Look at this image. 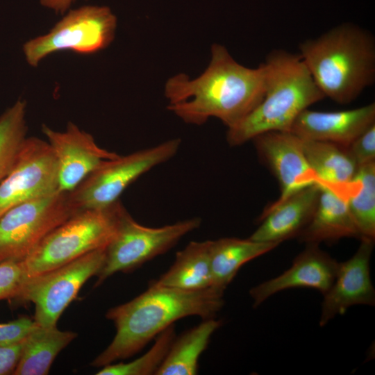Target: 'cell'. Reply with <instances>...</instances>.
Here are the masks:
<instances>
[{
  "instance_id": "obj_8",
  "label": "cell",
  "mask_w": 375,
  "mask_h": 375,
  "mask_svg": "<svg viewBox=\"0 0 375 375\" xmlns=\"http://www.w3.org/2000/svg\"><path fill=\"white\" fill-rule=\"evenodd\" d=\"M106 247L89 252L62 266L27 278L17 295V303L35 306L34 322L56 326L60 315L76 297L83 285L103 265Z\"/></svg>"
},
{
  "instance_id": "obj_21",
  "label": "cell",
  "mask_w": 375,
  "mask_h": 375,
  "mask_svg": "<svg viewBox=\"0 0 375 375\" xmlns=\"http://www.w3.org/2000/svg\"><path fill=\"white\" fill-rule=\"evenodd\" d=\"M76 336L73 331L36 324L22 342L19 358L12 374H47L58 354Z\"/></svg>"
},
{
  "instance_id": "obj_11",
  "label": "cell",
  "mask_w": 375,
  "mask_h": 375,
  "mask_svg": "<svg viewBox=\"0 0 375 375\" xmlns=\"http://www.w3.org/2000/svg\"><path fill=\"white\" fill-rule=\"evenodd\" d=\"M58 190L57 162L48 142L26 138L15 166L0 182V217L17 205Z\"/></svg>"
},
{
  "instance_id": "obj_30",
  "label": "cell",
  "mask_w": 375,
  "mask_h": 375,
  "mask_svg": "<svg viewBox=\"0 0 375 375\" xmlns=\"http://www.w3.org/2000/svg\"><path fill=\"white\" fill-rule=\"evenodd\" d=\"M22 342L0 346V375L13 373L19 358Z\"/></svg>"
},
{
  "instance_id": "obj_19",
  "label": "cell",
  "mask_w": 375,
  "mask_h": 375,
  "mask_svg": "<svg viewBox=\"0 0 375 375\" xmlns=\"http://www.w3.org/2000/svg\"><path fill=\"white\" fill-rule=\"evenodd\" d=\"M301 140L306 160L320 185L348 196L353 188V179L358 167L347 148L330 142Z\"/></svg>"
},
{
  "instance_id": "obj_31",
  "label": "cell",
  "mask_w": 375,
  "mask_h": 375,
  "mask_svg": "<svg viewBox=\"0 0 375 375\" xmlns=\"http://www.w3.org/2000/svg\"><path fill=\"white\" fill-rule=\"evenodd\" d=\"M75 0H40V3L56 12L63 13Z\"/></svg>"
},
{
  "instance_id": "obj_29",
  "label": "cell",
  "mask_w": 375,
  "mask_h": 375,
  "mask_svg": "<svg viewBox=\"0 0 375 375\" xmlns=\"http://www.w3.org/2000/svg\"><path fill=\"white\" fill-rule=\"evenodd\" d=\"M35 325L34 320L26 316L0 324V346H10L22 342Z\"/></svg>"
},
{
  "instance_id": "obj_27",
  "label": "cell",
  "mask_w": 375,
  "mask_h": 375,
  "mask_svg": "<svg viewBox=\"0 0 375 375\" xmlns=\"http://www.w3.org/2000/svg\"><path fill=\"white\" fill-rule=\"evenodd\" d=\"M26 278L22 260L0 262V301L12 299Z\"/></svg>"
},
{
  "instance_id": "obj_20",
  "label": "cell",
  "mask_w": 375,
  "mask_h": 375,
  "mask_svg": "<svg viewBox=\"0 0 375 375\" xmlns=\"http://www.w3.org/2000/svg\"><path fill=\"white\" fill-rule=\"evenodd\" d=\"M281 243L223 238L210 240L211 287L224 292L240 267L276 248Z\"/></svg>"
},
{
  "instance_id": "obj_1",
  "label": "cell",
  "mask_w": 375,
  "mask_h": 375,
  "mask_svg": "<svg viewBox=\"0 0 375 375\" xmlns=\"http://www.w3.org/2000/svg\"><path fill=\"white\" fill-rule=\"evenodd\" d=\"M263 62L249 68L236 62L226 48L211 47V60L196 78L184 74L165 83L167 108L186 123L201 125L210 117L230 128L253 110L265 94Z\"/></svg>"
},
{
  "instance_id": "obj_7",
  "label": "cell",
  "mask_w": 375,
  "mask_h": 375,
  "mask_svg": "<svg viewBox=\"0 0 375 375\" xmlns=\"http://www.w3.org/2000/svg\"><path fill=\"white\" fill-rule=\"evenodd\" d=\"M201 223L200 218L193 217L162 227H147L138 223L125 210L115 235L106 247L104 262L96 275L95 286L115 273L133 271L165 253Z\"/></svg>"
},
{
  "instance_id": "obj_26",
  "label": "cell",
  "mask_w": 375,
  "mask_h": 375,
  "mask_svg": "<svg viewBox=\"0 0 375 375\" xmlns=\"http://www.w3.org/2000/svg\"><path fill=\"white\" fill-rule=\"evenodd\" d=\"M176 338L174 324L162 331L150 349L140 358L129 362L111 363L97 372V375H149L156 374L165 360Z\"/></svg>"
},
{
  "instance_id": "obj_17",
  "label": "cell",
  "mask_w": 375,
  "mask_h": 375,
  "mask_svg": "<svg viewBox=\"0 0 375 375\" xmlns=\"http://www.w3.org/2000/svg\"><path fill=\"white\" fill-rule=\"evenodd\" d=\"M319 192L320 185L314 184L294 192L278 204L269 205L259 217L260 224L249 238L281 243L297 238L314 214Z\"/></svg>"
},
{
  "instance_id": "obj_16",
  "label": "cell",
  "mask_w": 375,
  "mask_h": 375,
  "mask_svg": "<svg viewBox=\"0 0 375 375\" xmlns=\"http://www.w3.org/2000/svg\"><path fill=\"white\" fill-rule=\"evenodd\" d=\"M373 124L374 103L336 112L307 108L297 117L291 132L301 139L330 142L347 147Z\"/></svg>"
},
{
  "instance_id": "obj_6",
  "label": "cell",
  "mask_w": 375,
  "mask_h": 375,
  "mask_svg": "<svg viewBox=\"0 0 375 375\" xmlns=\"http://www.w3.org/2000/svg\"><path fill=\"white\" fill-rule=\"evenodd\" d=\"M180 145L179 138L172 139L105 160L69 192L73 206L77 210L110 206L119 201L123 192L140 176L174 156Z\"/></svg>"
},
{
  "instance_id": "obj_15",
  "label": "cell",
  "mask_w": 375,
  "mask_h": 375,
  "mask_svg": "<svg viewBox=\"0 0 375 375\" xmlns=\"http://www.w3.org/2000/svg\"><path fill=\"white\" fill-rule=\"evenodd\" d=\"M306 244L288 269L250 290L253 307H258L274 294L292 288H311L322 294L329 290L335 278L339 262L322 250L319 244Z\"/></svg>"
},
{
  "instance_id": "obj_2",
  "label": "cell",
  "mask_w": 375,
  "mask_h": 375,
  "mask_svg": "<svg viewBox=\"0 0 375 375\" xmlns=\"http://www.w3.org/2000/svg\"><path fill=\"white\" fill-rule=\"evenodd\" d=\"M223 294L212 287L185 290L149 284L135 298L108 310L106 317L114 323L116 333L91 365L102 367L130 358L180 319L213 318L224 306Z\"/></svg>"
},
{
  "instance_id": "obj_5",
  "label": "cell",
  "mask_w": 375,
  "mask_h": 375,
  "mask_svg": "<svg viewBox=\"0 0 375 375\" xmlns=\"http://www.w3.org/2000/svg\"><path fill=\"white\" fill-rule=\"evenodd\" d=\"M125 210L119 200L105 208L76 212L48 234L22 260L27 278L106 247L115 235Z\"/></svg>"
},
{
  "instance_id": "obj_9",
  "label": "cell",
  "mask_w": 375,
  "mask_h": 375,
  "mask_svg": "<svg viewBox=\"0 0 375 375\" xmlns=\"http://www.w3.org/2000/svg\"><path fill=\"white\" fill-rule=\"evenodd\" d=\"M77 211L69 192L59 190L11 208L0 217V262L23 260Z\"/></svg>"
},
{
  "instance_id": "obj_24",
  "label": "cell",
  "mask_w": 375,
  "mask_h": 375,
  "mask_svg": "<svg viewBox=\"0 0 375 375\" xmlns=\"http://www.w3.org/2000/svg\"><path fill=\"white\" fill-rule=\"evenodd\" d=\"M354 187L347 197L353 222L362 238H375V162L358 167Z\"/></svg>"
},
{
  "instance_id": "obj_28",
  "label": "cell",
  "mask_w": 375,
  "mask_h": 375,
  "mask_svg": "<svg viewBox=\"0 0 375 375\" xmlns=\"http://www.w3.org/2000/svg\"><path fill=\"white\" fill-rule=\"evenodd\" d=\"M346 148L358 167L375 162V124L368 127Z\"/></svg>"
},
{
  "instance_id": "obj_18",
  "label": "cell",
  "mask_w": 375,
  "mask_h": 375,
  "mask_svg": "<svg viewBox=\"0 0 375 375\" xmlns=\"http://www.w3.org/2000/svg\"><path fill=\"white\" fill-rule=\"evenodd\" d=\"M348 196L335 189L320 185L314 214L297 237L306 244L334 242L342 238L361 239L347 203Z\"/></svg>"
},
{
  "instance_id": "obj_25",
  "label": "cell",
  "mask_w": 375,
  "mask_h": 375,
  "mask_svg": "<svg viewBox=\"0 0 375 375\" xmlns=\"http://www.w3.org/2000/svg\"><path fill=\"white\" fill-rule=\"evenodd\" d=\"M26 107L18 100L0 115V182L15 166L26 138Z\"/></svg>"
},
{
  "instance_id": "obj_3",
  "label": "cell",
  "mask_w": 375,
  "mask_h": 375,
  "mask_svg": "<svg viewBox=\"0 0 375 375\" xmlns=\"http://www.w3.org/2000/svg\"><path fill=\"white\" fill-rule=\"evenodd\" d=\"M299 55L325 97L339 104L354 101L375 82V38L345 23L299 43Z\"/></svg>"
},
{
  "instance_id": "obj_13",
  "label": "cell",
  "mask_w": 375,
  "mask_h": 375,
  "mask_svg": "<svg viewBox=\"0 0 375 375\" xmlns=\"http://www.w3.org/2000/svg\"><path fill=\"white\" fill-rule=\"evenodd\" d=\"M260 159L278 181L281 194L276 205L294 192L319 181L305 157L302 140L292 132L270 131L253 140Z\"/></svg>"
},
{
  "instance_id": "obj_22",
  "label": "cell",
  "mask_w": 375,
  "mask_h": 375,
  "mask_svg": "<svg viewBox=\"0 0 375 375\" xmlns=\"http://www.w3.org/2000/svg\"><path fill=\"white\" fill-rule=\"evenodd\" d=\"M210 240L190 242L176 253L169 269L150 285L185 290L211 287Z\"/></svg>"
},
{
  "instance_id": "obj_10",
  "label": "cell",
  "mask_w": 375,
  "mask_h": 375,
  "mask_svg": "<svg viewBox=\"0 0 375 375\" xmlns=\"http://www.w3.org/2000/svg\"><path fill=\"white\" fill-rule=\"evenodd\" d=\"M116 26V17L109 8L83 6L70 10L47 34L26 42L24 53L28 63L33 67L57 51L94 53L111 43Z\"/></svg>"
},
{
  "instance_id": "obj_12",
  "label": "cell",
  "mask_w": 375,
  "mask_h": 375,
  "mask_svg": "<svg viewBox=\"0 0 375 375\" xmlns=\"http://www.w3.org/2000/svg\"><path fill=\"white\" fill-rule=\"evenodd\" d=\"M42 131L56 159L58 190L62 192H72L105 160L119 156L99 147L90 134L72 122L64 132L44 124Z\"/></svg>"
},
{
  "instance_id": "obj_23",
  "label": "cell",
  "mask_w": 375,
  "mask_h": 375,
  "mask_svg": "<svg viewBox=\"0 0 375 375\" xmlns=\"http://www.w3.org/2000/svg\"><path fill=\"white\" fill-rule=\"evenodd\" d=\"M221 325L222 321L215 317L203 319L197 326L175 338L156 374H197L199 357L207 348L212 335Z\"/></svg>"
},
{
  "instance_id": "obj_14",
  "label": "cell",
  "mask_w": 375,
  "mask_h": 375,
  "mask_svg": "<svg viewBox=\"0 0 375 375\" xmlns=\"http://www.w3.org/2000/svg\"><path fill=\"white\" fill-rule=\"evenodd\" d=\"M361 243L349 260L339 262L335 278L323 294L320 326H325L338 315L356 305L374 306L375 290L369 272V261L374 240L360 239Z\"/></svg>"
},
{
  "instance_id": "obj_4",
  "label": "cell",
  "mask_w": 375,
  "mask_h": 375,
  "mask_svg": "<svg viewBox=\"0 0 375 375\" xmlns=\"http://www.w3.org/2000/svg\"><path fill=\"white\" fill-rule=\"evenodd\" d=\"M263 64V99L242 119L228 128L226 140L231 146L243 144L267 132H291L299 115L325 98L299 53L274 49Z\"/></svg>"
}]
</instances>
